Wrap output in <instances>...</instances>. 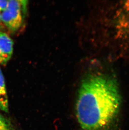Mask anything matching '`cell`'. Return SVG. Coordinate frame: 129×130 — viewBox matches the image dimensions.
I'll return each mask as SVG.
<instances>
[{
    "mask_svg": "<svg viewBox=\"0 0 129 130\" xmlns=\"http://www.w3.org/2000/svg\"><path fill=\"white\" fill-rule=\"evenodd\" d=\"M121 96L114 77L91 74L83 80L76 103V114L82 130H111L119 112Z\"/></svg>",
    "mask_w": 129,
    "mask_h": 130,
    "instance_id": "cell-1",
    "label": "cell"
},
{
    "mask_svg": "<svg viewBox=\"0 0 129 130\" xmlns=\"http://www.w3.org/2000/svg\"><path fill=\"white\" fill-rule=\"evenodd\" d=\"M22 7L20 1L10 0L7 8L1 13L2 22L11 32H15L21 27Z\"/></svg>",
    "mask_w": 129,
    "mask_h": 130,
    "instance_id": "cell-2",
    "label": "cell"
},
{
    "mask_svg": "<svg viewBox=\"0 0 129 130\" xmlns=\"http://www.w3.org/2000/svg\"><path fill=\"white\" fill-rule=\"evenodd\" d=\"M13 43L10 36L0 31V64L6 66L13 53Z\"/></svg>",
    "mask_w": 129,
    "mask_h": 130,
    "instance_id": "cell-3",
    "label": "cell"
},
{
    "mask_svg": "<svg viewBox=\"0 0 129 130\" xmlns=\"http://www.w3.org/2000/svg\"><path fill=\"white\" fill-rule=\"evenodd\" d=\"M0 109L5 112L9 111V100L6 91L5 79L0 68Z\"/></svg>",
    "mask_w": 129,
    "mask_h": 130,
    "instance_id": "cell-4",
    "label": "cell"
},
{
    "mask_svg": "<svg viewBox=\"0 0 129 130\" xmlns=\"http://www.w3.org/2000/svg\"><path fill=\"white\" fill-rule=\"evenodd\" d=\"M0 130H12L10 123L0 113Z\"/></svg>",
    "mask_w": 129,
    "mask_h": 130,
    "instance_id": "cell-5",
    "label": "cell"
},
{
    "mask_svg": "<svg viewBox=\"0 0 129 130\" xmlns=\"http://www.w3.org/2000/svg\"><path fill=\"white\" fill-rule=\"evenodd\" d=\"M9 1L0 0V13H1L7 8Z\"/></svg>",
    "mask_w": 129,
    "mask_h": 130,
    "instance_id": "cell-6",
    "label": "cell"
},
{
    "mask_svg": "<svg viewBox=\"0 0 129 130\" xmlns=\"http://www.w3.org/2000/svg\"><path fill=\"white\" fill-rule=\"evenodd\" d=\"M3 23L1 21V13H0V28H1L3 26Z\"/></svg>",
    "mask_w": 129,
    "mask_h": 130,
    "instance_id": "cell-7",
    "label": "cell"
}]
</instances>
